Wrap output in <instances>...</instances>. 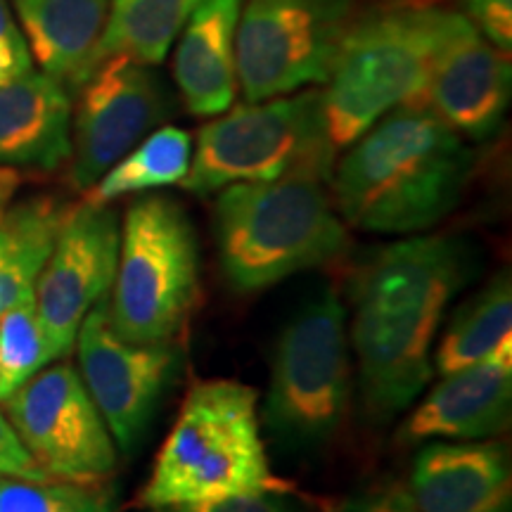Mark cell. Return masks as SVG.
<instances>
[{"instance_id": "1", "label": "cell", "mask_w": 512, "mask_h": 512, "mask_svg": "<svg viewBox=\"0 0 512 512\" xmlns=\"http://www.w3.org/2000/svg\"><path fill=\"white\" fill-rule=\"evenodd\" d=\"M470 275L467 247L446 235L392 242L358 271L347 332L363 406L377 425L406 411L430 382L441 318Z\"/></svg>"}, {"instance_id": "2", "label": "cell", "mask_w": 512, "mask_h": 512, "mask_svg": "<svg viewBox=\"0 0 512 512\" xmlns=\"http://www.w3.org/2000/svg\"><path fill=\"white\" fill-rule=\"evenodd\" d=\"M472 152L422 102L401 105L349 145L332 169V202L351 228L413 235L463 200Z\"/></svg>"}, {"instance_id": "3", "label": "cell", "mask_w": 512, "mask_h": 512, "mask_svg": "<svg viewBox=\"0 0 512 512\" xmlns=\"http://www.w3.org/2000/svg\"><path fill=\"white\" fill-rule=\"evenodd\" d=\"M214 235L223 278L240 294L264 292L290 275L332 264L349 247L347 223L325 181L313 176L219 190Z\"/></svg>"}, {"instance_id": "4", "label": "cell", "mask_w": 512, "mask_h": 512, "mask_svg": "<svg viewBox=\"0 0 512 512\" xmlns=\"http://www.w3.org/2000/svg\"><path fill=\"white\" fill-rule=\"evenodd\" d=\"M256 399V389L238 380L192 384L159 448L140 505L155 510L285 489L268 467Z\"/></svg>"}, {"instance_id": "5", "label": "cell", "mask_w": 512, "mask_h": 512, "mask_svg": "<svg viewBox=\"0 0 512 512\" xmlns=\"http://www.w3.org/2000/svg\"><path fill=\"white\" fill-rule=\"evenodd\" d=\"M460 17L441 8H399L351 22L323 91L325 126L337 150L396 107L422 102L432 64Z\"/></svg>"}, {"instance_id": "6", "label": "cell", "mask_w": 512, "mask_h": 512, "mask_svg": "<svg viewBox=\"0 0 512 512\" xmlns=\"http://www.w3.org/2000/svg\"><path fill=\"white\" fill-rule=\"evenodd\" d=\"M337 147L325 126L323 91L245 102L200 128L183 188L197 197L235 183L313 176L330 183Z\"/></svg>"}, {"instance_id": "7", "label": "cell", "mask_w": 512, "mask_h": 512, "mask_svg": "<svg viewBox=\"0 0 512 512\" xmlns=\"http://www.w3.org/2000/svg\"><path fill=\"white\" fill-rule=\"evenodd\" d=\"M200 299V245L185 209L143 195L126 211L107 316L136 344L176 342Z\"/></svg>"}, {"instance_id": "8", "label": "cell", "mask_w": 512, "mask_h": 512, "mask_svg": "<svg viewBox=\"0 0 512 512\" xmlns=\"http://www.w3.org/2000/svg\"><path fill=\"white\" fill-rule=\"evenodd\" d=\"M347 309L332 287L287 320L271 361L264 422L290 451H313L335 439L351 401Z\"/></svg>"}, {"instance_id": "9", "label": "cell", "mask_w": 512, "mask_h": 512, "mask_svg": "<svg viewBox=\"0 0 512 512\" xmlns=\"http://www.w3.org/2000/svg\"><path fill=\"white\" fill-rule=\"evenodd\" d=\"M354 0H245L235 64L247 102L318 86L354 22Z\"/></svg>"}, {"instance_id": "10", "label": "cell", "mask_w": 512, "mask_h": 512, "mask_svg": "<svg viewBox=\"0 0 512 512\" xmlns=\"http://www.w3.org/2000/svg\"><path fill=\"white\" fill-rule=\"evenodd\" d=\"M5 411L19 439L48 477L102 482L117 467V444L72 363L38 370Z\"/></svg>"}, {"instance_id": "11", "label": "cell", "mask_w": 512, "mask_h": 512, "mask_svg": "<svg viewBox=\"0 0 512 512\" xmlns=\"http://www.w3.org/2000/svg\"><path fill=\"white\" fill-rule=\"evenodd\" d=\"M174 114V95L155 67L110 57L81 86L72 112L69 181L88 192L131 147Z\"/></svg>"}, {"instance_id": "12", "label": "cell", "mask_w": 512, "mask_h": 512, "mask_svg": "<svg viewBox=\"0 0 512 512\" xmlns=\"http://www.w3.org/2000/svg\"><path fill=\"white\" fill-rule=\"evenodd\" d=\"M105 302L88 313L76 335L79 375L110 427L114 444L133 453L181 370V354L176 342L136 344L119 337Z\"/></svg>"}, {"instance_id": "13", "label": "cell", "mask_w": 512, "mask_h": 512, "mask_svg": "<svg viewBox=\"0 0 512 512\" xmlns=\"http://www.w3.org/2000/svg\"><path fill=\"white\" fill-rule=\"evenodd\" d=\"M119 245V216L110 204L83 200L67 209L34 294L55 361L74 349L83 320L110 297Z\"/></svg>"}, {"instance_id": "14", "label": "cell", "mask_w": 512, "mask_h": 512, "mask_svg": "<svg viewBox=\"0 0 512 512\" xmlns=\"http://www.w3.org/2000/svg\"><path fill=\"white\" fill-rule=\"evenodd\" d=\"M510 57L479 34L465 15L441 48L427 79V105L458 136L489 140L501 128L510 105Z\"/></svg>"}, {"instance_id": "15", "label": "cell", "mask_w": 512, "mask_h": 512, "mask_svg": "<svg viewBox=\"0 0 512 512\" xmlns=\"http://www.w3.org/2000/svg\"><path fill=\"white\" fill-rule=\"evenodd\" d=\"M510 413L512 354L494 356L441 375L401 425L399 441H482L501 434L510 425Z\"/></svg>"}, {"instance_id": "16", "label": "cell", "mask_w": 512, "mask_h": 512, "mask_svg": "<svg viewBox=\"0 0 512 512\" xmlns=\"http://www.w3.org/2000/svg\"><path fill=\"white\" fill-rule=\"evenodd\" d=\"M418 512H510L508 448L498 441H427L408 479Z\"/></svg>"}, {"instance_id": "17", "label": "cell", "mask_w": 512, "mask_h": 512, "mask_svg": "<svg viewBox=\"0 0 512 512\" xmlns=\"http://www.w3.org/2000/svg\"><path fill=\"white\" fill-rule=\"evenodd\" d=\"M72 95L34 72L0 86V166L55 171L72 155Z\"/></svg>"}, {"instance_id": "18", "label": "cell", "mask_w": 512, "mask_h": 512, "mask_svg": "<svg viewBox=\"0 0 512 512\" xmlns=\"http://www.w3.org/2000/svg\"><path fill=\"white\" fill-rule=\"evenodd\" d=\"M242 3L202 0L178 36L174 81L185 110L195 117H219L238 95L235 41Z\"/></svg>"}, {"instance_id": "19", "label": "cell", "mask_w": 512, "mask_h": 512, "mask_svg": "<svg viewBox=\"0 0 512 512\" xmlns=\"http://www.w3.org/2000/svg\"><path fill=\"white\" fill-rule=\"evenodd\" d=\"M107 5L110 0H12L41 72L72 88L91 79Z\"/></svg>"}, {"instance_id": "20", "label": "cell", "mask_w": 512, "mask_h": 512, "mask_svg": "<svg viewBox=\"0 0 512 512\" xmlns=\"http://www.w3.org/2000/svg\"><path fill=\"white\" fill-rule=\"evenodd\" d=\"M57 197L34 195L10 204L0 219V313L34 299L67 214Z\"/></svg>"}, {"instance_id": "21", "label": "cell", "mask_w": 512, "mask_h": 512, "mask_svg": "<svg viewBox=\"0 0 512 512\" xmlns=\"http://www.w3.org/2000/svg\"><path fill=\"white\" fill-rule=\"evenodd\" d=\"M202 0H110L105 29L93 55V72L110 57L157 67Z\"/></svg>"}, {"instance_id": "22", "label": "cell", "mask_w": 512, "mask_h": 512, "mask_svg": "<svg viewBox=\"0 0 512 512\" xmlns=\"http://www.w3.org/2000/svg\"><path fill=\"white\" fill-rule=\"evenodd\" d=\"M508 354H512V285L510 275L501 273L451 318L432 368L448 375Z\"/></svg>"}, {"instance_id": "23", "label": "cell", "mask_w": 512, "mask_h": 512, "mask_svg": "<svg viewBox=\"0 0 512 512\" xmlns=\"http://www.w3.org/2000/svg\"><path fill=\"white\" fill-rule=\"evenodd\" d=\"M192 162V138L183 128L159 126L136 147L112 164L100 181L88 190L86 200L93 204H112L124 195L181 185Z\"/></svg>"}, {"instance_id": "24", "label": "cell", "mask_w": 512, "mask_h": 512, "mask_svg": "<svg viewBox=\"0 0 512 512\" xmlns=\"http://www.w3.org/2000/svg\"><path fill=\"white\" fill-rule=\"evenodd\" d=\"M50 363L55 358L34 299L0 313V403Z\"/></svg>"}, {"instance_id": "25", "label": "cell", "mask_w": 512, "mask_h": 512, "mask_svg": "<svg viewBox=\"0 0 512 512\" xmlns=\"http://www.w3.org/2000/svg\"><path fill=\"white\" fill-rule=\"evenodd\" d=\"M0 512H117L98 482L0 477Z\"/></svg>"}, {"instance_id": "26", "label": "cell", "mask_w": 512, "mask_h": 512, "mask_svg": "<svg viewBox=\"0 0 512 512\" xmlns=\"http://www.w3.org/2000/svg\"><path fill=\"white\" fill-rule=\"evenodd\" d=\"M152 512H309L302 503L285 494V489L252 491V494L228 496L207 503H185L155 508Z\"/></svg>"}, {"instance_id": "27", "label": "cell", "mask_w": 512, "mask_h": 512, "mask_svg": "<svg viewBox=\"0 0 512 512\" xmlns=\"http://www.w3.org/2000/svg\"><path fill=\"white\" fill-rule=\"evenodd\" d=\"M34 69L29 43L12 15L8 0H0V86L29 74Z\"/></svg>"}, {"instance_id": "28", "label": "cell", "mask_w": 512, "mask_h": 512, "mask_svg": "<svg viewBox=\"0 0 512 512\" xmlns=\"http://www.w3.org/2000/svg\"><path fill=\"white\" fill-rule=\"evenodd\" d=\"M325 512H418V508L406 484L382 482L328 505Z\"/></svg>"}, {"instance_id": "29", "label": "cell", "mask_w": 512, "mask_h": 512, "mask_svg": "<svg viewBox=\"0 0 512 512\" xmlns=\"http://www.w3.org/2000/svg\"><path fill=\"white\" fill-rule=\"evenodd\" d=\"M467 19L486 41L510 55L512 48V0H465Z\"/></svg>"}, {"instance_id": "30", "label": "cell", "mask_w": 512, "mask_h": 512, "mask_svg": "<svg viewBox=\"0 0 512 512\" xmlns=\"http://www.w3.org/2000/svg\"><path fill=\"white\" fill-rule=\"evenodd\" d=\"M0 477L48 479L43 467L36 463L29 448L19 439L12 422L0 413Z\"/></svg>"}, {"instance_id": "31", "label": "cell", "mask_w": 512, "mask_h": 512, "mask_svg": "<svg viewBox=\"0 0 512 512\" xmlns=\"http://www.w3.org/2000/svg\"><path fill=\"white\" fill-rule=\"evenodd\" d=\"M19 185H22V176H19V171L0 166V219H3V214L8 211L12 200H15Z\"/></svg>"}]
</instances>
